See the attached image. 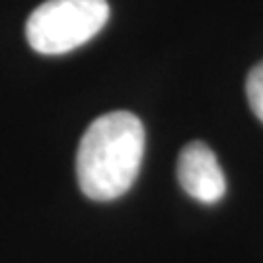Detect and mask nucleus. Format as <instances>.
Segmentation results:
<instances>
[{
  "mask_svg": "<svg viewBox=\"0 0 263 263\" xmlns=\"http://www.w3.org/2000/svg\"><path fill=\"white\" fill-rule=\"evenodd\" d=\"M144 154V125L131 111H109L96 119L76 152L78 185L88 199L113 201L139 176Z\"/></svg>",
  "mask_w": 263,
  "mask_h": 263,
  "instance_id": "nucleus-1",
  "label": "nucleus"
},
{
  "mask_svg": "<svg viewBox=\"0 0 263 263\" xmlns=\"http://www.w3.org/2000/svg\"><path fill=\"white\" fill-rule=\"evenodd\" d=\"M107 18V0H47L28 18L26 37L41 55H63L88 43Z\"/></svg>",
  "mask_w": 263,
  "mask_h": 263,
  "instance_id": "nucleus-2",
  "label": "nucleus"
},
{
  "mask_svg": "<svg viewBox=\"0 0 263 263\" xmlns=\"http://www.w3.org/2000/svg\"><path fill=\"white\" fill-rule=\"evenodd\" d=\"M178 179L189 197L205 205H215L226 193V178L218 158L201 141L189 142L181 148L178 158Z\"/></svg>",
  "mask_w": 263,
  "mask_h": 263,
  "instance_id": "nucleus-3",
  "label": "nucleus"
},
{
  "mask_svg": "<svg viewBox=\"0 0 263 263\" xmlns=\"http://www.w3.org/2000/svg\"><path fill=\"white\" fill-rule=\"evenodd\" d=\"M246 96L255 117L263 123V61L250 70L246 80Z\"/></svg>",
  "mask_w": 263,
  "mask_h": 263,
  "instance_id": "nucleus-4",
  "label": "nucleus"
}]
</instances>
